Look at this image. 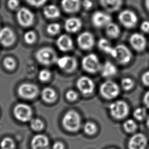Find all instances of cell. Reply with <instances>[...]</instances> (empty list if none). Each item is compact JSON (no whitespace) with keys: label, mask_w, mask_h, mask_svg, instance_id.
Segmentation results:
<instances>
[{"label":"cell","mask_w":149,"mask_h":149,"mask_svg":"<svg viewBox=\"0 0 149 149\" xmlns=\"http://www.w3.org/2000/svg\"><path fill=\"white\" fill-rule=\"evenodd\" d=\"M62 124L67 130L76 132L79 130L81 127V117L75 111H68L63 118Z\"/></svg>","instance_id":"1"},{"label":"cell","mask_w":149,"mask_h":149,"mask_svg":"<svg viewBox=\"0 0 149 149\" xmlns=\"http://www.w3.org/2000/svg\"><path fill=\"white\" fill-rule=\"evenodd\" d=\"M111 117L116 120L125 119L129 115L130 109L125 101L119 100L112 103L109 107Z\"/></svg>","instance_id":"2"},{"label":"cell","mask_w":149,"mask_h":149,"mask_svg":"<svg viewBox=\"0 0 149 149\" xmlns=\"http://www.w3.org/2000/svg\"><path fill=\"white\" fill-rule=\"evenodd\" d=\"M35 56L38 62L45 66L54 64L58 60L56 52L49 47H45L39 49Z\"/></svg>","instance_id":"3"},{"label":"cell","mask_w":149,"mask_h":149,"mask_svg":"<svg viewBox=\"0 0 149 149\" xmlns=\"http://www.w3.org/2000/svg\"><path fill=\"white\" fill-rule=\"evenodd\" d=\"M111 56L120 64L127 65L131 62L132 54L130 49L124 45H119L114 47Z\"/></svg>","instance_id":"4"},{"label":"cell","mask_w":149,"mask_h":149,"mask_svg":"<svg viewBox=\"0 0 149 149\" xmlns=\"http://www.w3.org/2000/svg\"><path fill=\"white\" fill-rule=\"evenodd\" d=\"M100 93L103 98L108 100L117 98L120 92L118 85L115 81H107L101 85L99 89Z\"/></svg>","instance_id":"5"},{"label":"cell","mask_w":149,"mask_h":149,"mask_svg":"<svg viewBox=\"0 0 149 149\" xmlns=\"http://www.w3.org/2000/svg\"><path fill=\"white\" fill-rule=\"evenodd\" d=\"M101 66L99 58L94 54H88L83 58L82 67L87 72L95 73L100 70Z\"/></svg>","instance_id":"6"},{"label":"cell","mask_w":149,"mask_h":149,"mask_svg":"<svg viewBox=\"0 0 149 149\" xmlns=\"http://www.w3.org/2000/svg\"><path fill=\"white\" fill-rule=\"evenodd\" d=\"M14 114L16 119L22 122H26L31 120L33 111L29 105L20 103L16 105L14 109Z\"/></svg>","instance_id":"7"},{"label":"cell","mask_w":149,"mask_h":149,"mask_svg":"<svg viewBox=\"0 0 149 149\" xmlns=\"http://www.w3.org/2000/svg\"><path fill=\"white\" fill-rule=\"evenodd\" d=\"M18 93L20 97L26 99H32L38 94L39 89L35 85L25 83L20 85L18 89Z\"/></svg>","instance_id":"8"},{"label":"cell","mask_w":149,"mask_h":149,"mask_svg":"<svg viewBox=\"0 0 149 149\" xmlns=\"http://www.w3.org/2000/svg\"><path fill=\"white\" fill-rule=\"evenodd\" d=\"M119 19L121 24L129 29L134 27L138 22V18L135 13L129 10L122 11L119 14Z\"/></svg>","instance_id":"9"},{"label":"cell","mask_w":149,"mask_h":149,"mask_svg":"<svg viewBox=\"0 0 149 149\" xmlns=\"http://www.w3.org/2000/svg\"><path fill=\"white\" fill-rule=\"evenodd\" d=\"M56 63L60 68L68 73L74 71L77 66L76 58L69 56H65L58 58Z\"/></svg>","instance_id":"10"},{"label":"cell","mask_w":149,"mask_h":149,"mask_svg":"<svg viewBox=\"0 0 149 149\" xmlns=\"http://www.w3.org/2000/svg\"><path fill=\"white\" fill-rule=\"evenodd\" d=\"M129 43L132 49L137 52L145 50L147 47V39L143 35L139 33H133L129 38Z\"/></svg>","instance_id":"11"},{"label":"cell","mask_w":149,"mask_h":149,"mask_svg":"<svg viewBox=\"0 0 149 149\" xmlns=\"http://www.w3.org/2000/svg\"><path fill=\"white\" fill-rule=\"evenodd\" d=\"M77 86L79 91L85 95H91L95 89V84L92 79L88 77H81L77 81Z\"/></svg>","instance_id":"12"},{"label":"cell","mask_w":149,"mask_h":149,"mask_svg":"<svg viewBox=\"0 0 149 149\" xmlns=\"http://www.w3.org/2000/svg\"><path fill=\"white\" fill-rule=\"evenodd\" d=\"M17 19L19 24L24 27H28L33 24L34 16L31 11L26 8H22L18 10Z\"/></svg>","instance_id":"13"},{"label":"cell","mask_w":149,"mask_h":149,"mask_svg":"<svg viewBox=\"0 0 149 149\" xmlns=\"http://www.w3.org/2000/svg\"><path fill=\"white\" fill-rule=\"evenodd\" d=\"M77 44L84 50H90L95 44V40L93 35L89 32H84L79 35L77 39Z\"/></svg>","instance_id":"14"},{"label":"cell","mask_w":149,"mask_h":149,"mask_svg":"<svg viewBox=\"0 0 149 149\" xmlns=\"http://www.w3.org/2000/svg\"><path fill=\"white\" fill-rule=\"evenodd\" d=\"M147 143V139L142 133H136L129 140V149H145Z\"/></svg>","instance_id":"15"},{"label":"cell","mask_w":149,"mask_h":149,"mask_svg":"<svg viewBox=\"0 0 149 149\" xmlns=\"http://www.w3.org/2000/svg\"><path fill=\"white\" fill-rule=\"evenodd\" d=\"M93 24L97 28L107 26L111 22V16L102 11H97L93 14L92 18Z\"/></svg>","instance_id":"16"},{"label":"cell","mask_w":149,"mask_h":149,"mask_svg":"<svg viewBox=\"0 0 149 149\" xmlns=\"http://www.w3.org/2000/svg\"><path fill=\"white\" fill-rule=\"evenodd\" d=\"M15 36L10 28L5 27L0 30V42L5 46H10L14 42Z\"/></svg>","instance_id":"17"},{"label":"cell","mask_w":149,"mask_h":149,"mask_svg":"<svg viewBox=\"0 0 149 149\" xmlns=\"http://www.w3.org/2000/svg\"><path fill=\"white\" fill-rule=\"evenodd\" d=\"M58 49L62 52H68L73 47V43L72 39L68 35L63 34L58 37L56 42Z\"/></svg>","instance_id":"18"},{"label":"cell","mask_w":149,"mask_h":149,"mask_svg":"<svg viewBox=\"0 0 149 149\" xmlns=\"http://www.w3.org/2000/svg\"><path fill=\"white\" fill-rule=\"evenodd\" d=\"M33 149H49V140L45 135L38 134L35 136L31 142Z\"/></svg>","instance_id":"19"},{"label":"cell","mask_w":149,"mask_h":149,"mask_svg":"<svg viewBox=\"0 0 149 149\" xmlns=\"http://www.w3.org/2000/svg\"><path fill=\"white\" fill-rule=\"evenodd\" d=\"M100 70L102 77L106 78L114 77L118 72L116 66L109 61H107L104 63L102 66H101Z\"/></svg>","instance_id":"20"},{"label":"cell","mask_w":149,"mask_h":149,"mask_svg":"<svg viewBox=\"0 0 149 149\" xmlns=\"http://www.w3.org/2000/svg\"><path fill=\"white\" fill-rule=\"evenodd\" d=\"M82 26V22L80 19L77 17H70L65 22V28L69 33H76Z\"/></svg>","instance_id":"21"},{"label":"cell","mask_w":149,"mask_h":149,"mask_svg":"<svg viewBox=\"0 0 149 149\" xmlns=\"http://www.w3.org/2000/svg\"><path fill=\"white\" fill-rule=\"evenodd\" d=\"M81 5L80 0H62V1L63 8L65 11L69 13L78 11Z\"/></svg>","instance_id":"22"},{"label":"cell","mask_w":149,"mask_h":149,"mask_svg":"<svg viewBox=\"0 0 149 149\" xmlns=\"http://www.w3.org/2000/svg\"><path fill=\"white\" fill-rule=\"evenodd\" d=\"M103 7L109 12L116 11L121 7L122 0H100Z\"/></svg>","instance_id":"23"},{"label":"cell","mask_w":149,"mask_h":149,"mask_svg":"<svg viewBox=\"0 0 149 149\" xmlns=\"http://www.w3.org/2000/svg\"><path fill=\"white\" fill-rule=\"evenodd\" d=\"M41 96L43 101L48 103L54 102L57 98V95L56 91L49 87H47L43 89Z\"/></svg>","instance_id":"24"},{"label":"cell","mask_w":149,"mask_h":149,"mask_svg":"<svg viewBox=\"0 0 149 149\" xmlns=\"http://www.w3.org/2000/svg\"><path fill=\"white\" fill-rule=\"evenodd\" d=\"M43 12L47 18L50 19L57 18L60 15V11L54 5H49L46 6Z\"/></svg>","instance_id":"25"},{"label":"cell","mask_w":149,"mask_h":149,"mask_svg":"<svg viewBox=\"0 0 149 149\" xmlns=\"http://www.w3.org/2000/svg\"><path fill=\"white\" fill-rule=\"evenodd\" d=\"M98 46L101 51L111 56L114 47H113L111 42L107 39L104 38H101L98 43Z\"/></svg>","instance_id":"26"},{"label":"cell","mask_w":149,"mask_h":149,"mask_svg":"<svg viewBox=\"0 0 149 149\" xmlns=\"http://www.w3.org/2000/svg\"><path fill=\"white\" fill-rule=\"evenodd\" d=\"M106 33L109 37L111 38H116L120 35V29L117 24L111 22L106 26Z\"/></svg>","instance_id":"27"},{"label":"cell","mask_w":149,"mask_h":149,"mask_svg":"<svg viewBox=\"0 0 149 149\" xmlns=\"http://www.w3.org/2000/svg\"><path fill=\"white\" fill-rule=\"evenodd\" d=\"M148 116L147 110L145 107H139L133 111V117L137 121H143L147 119Z\"/></svg>","instance_id":"28"},{"label":"cell","mask_w":149,"mask_h":149,"mask_svg":"<svg viewBox=\"0 0 149 149\" xmlns=\"http://www.w3.org/2000/svg\"><path fill=\"white\" fill-rule=\"evenodd\" d=\"M122 88L126 91H129L133 89L135 86V82L130 77H124L121 81Z\"/></svg>","instance_id":"29"},{"label":"cell","mask_w":149,"mask_h":149,"mask_svg":"<svg viewBox=\"0 0 149 149\" xmlns=\"http://www.w3.org/2000/svg\"><path fill=\"white\" fill-rule=\"evenodd\" d=\"M137 124L133 119H127L123 124V128L128 133L133 132L137 129Z\"/></svg>","instance_id":"30"},{"label":"cell","mask_w":149,"mask_h":149,"mask_svg":"<svg viewBox=\"0 0 149 149\" xmlns=\"http://www.w3.org/2000/svg\"><path fill=\"white\" fill-rule=\"evenodd\" d=\"M85 133L88 135H93L97 130V127L95 123L88 122L85 124L84 127Z\"/></svg>","instance_id":"31"},{"label":"cell","mask_w":149,"mask_h":149,"mask_svg":"<svg viewBox=\"0 0 149 149\" xmlns=\"http://www.w3.org/2000/svg\"><path fill=\"white\" fill-rule=\"evenodd\" d=\"M31 127L35 131H40L44 128L45 125L42 120L39 119H32L31 121Z\"/></svg>","instance_id":"32"},{"label":"cell","mask_w":149,"mask_h":149,"mask_svg":"<svg viewBox=\"0 0 149 149\" xmlns=\"http://www.w3.org/2000/svg\"><path fill=\"white\" fill-rule=\"evenodd\" d=\"M0 147L1 149H13L15 147V144L11 139L6 137L1 142Z\"/></svg>","instance_id":"33"},{"label":"cell","mask_w":149,"mask_h":149,"mask_svg":"<svg viewBox=\"0 0 149 149\" xmlns=\"http://www.w3.org/2000/svg\"><path fill=\"white\" fill-rule=\"evenodd\" d=\"M60 24L57 23H52L48 25V26L47 27V30L49 34L51 35H55L60 32Z\"/></svg>","instance_id":"34"},{"label":"cell","mask_w":149,"mask_h":149,"mask_svg":"<svg viewBox=\"0 0 149 149\" xmlns=\"http://www.w3.org/2000/svg\"><path fill=\"white\" fill-rule=\"evenodd\" d=\"M24 40L25 42L29 45L33 44L36 40V35L34 31H28L24 34Z\"/></svg>","instance_id":"35"},{"label":"cell","mask_w":149,"mask_h":149,"mask_svg":"<svg viewBox=\"0 0 149 149\" xmlns=\"http://www.w3.org/2000/svg\"><path fill=\"white\" fill-rule=\"evenodd\" d=\"M51 77V73L49 70L43 69L39 72V79L42 82H46L49 81Z\"/></svg>","instance_id":"36"},{"label":"cell","mask_w":149,"mask_h":149,"mask_svg":"<svg viewBox=\"0 0 149 149\" xmlns=\"http://www.w3.org/2000/svg\"><path fill=\"white\" fill-rule=\"evenodd\" d=\"M4 65L8 70H13L16 66V62L12 58H7L4 61Z\"/></svg>","instance_id":"37"},{"label":"cell","mask_w":149,"mask_h":149,"mask_svg":"<svg viewBox=\"0 0 149 149\" xmlns=\"http://www.w3.org/2000/svg\"><path fill=\"white\" fill-rule=\"evenodd\" d=\"M66 97L67 99L70 101H73L76 100L77 97H78V94L77 92L74 91V90H69L68 92H67L66 94Z\"/></svg>","instance_id":"38"},{"label":"cell","mask_w":149,"mask_h":149,"mask_svg":"<svg viewBox=\"0 0 149 149\" xmlns=\"http://www.w3.org/2000/svg\"><path fill=\"white\" fill-rule=\"evenodd\" d=\"M141 81L145 86L149 87V70L144 72L141 75Z\"/></svg>","instance_id":"39"},{"label":"cell","mask_w":149,"mask_h":149,"mask_svg":"<svg viewBox=\"0 0 149 149\" xmlns=\"http://www.w3.org/2000/svg\"><path fill=\"white\" fill-rule=\"evenodd\" d=\"M27 2L31 5L35 7L42 6L47 2V0H26Z\"/></svg>","instance_id":"40"},{"label":"cell","mask_w":149,"mask_h":149,"mask_svg":"<svg viewBox=\"0 0 149 149\" xmlns=\"http://www.w3.org/2000/svg\"><path fill=\"white\" fill-rule=\"evenodd\" d=\"M19 5V3L18 0H9L8 2V6L9 8L15 10L18 8Z\"/></svg>","instance_id":"41"},{"label":"cell","mask_w":149,"mask_h":149,"mask_svg":"<svg viewBox=\"0 0 149 149\" xmlns=\"http://www.w3.org/2000/svg\"><path fill=\"white\" fill-rule=\"evenodd\" d=\"M143 104L145 105V107L149 109V90L147 91L143 96Z\"/></svg>","instance_id":"42"},{"label":"cell","mask_w":149,"mask_h":149,"mask_svg":"<svg viewBox=\"0 0 149 149\" xmlns=\"http://www.w3.org/2000/svg\"><path fill=\"white\" fill-rule=\"evenodd\" d=\"M141 31L146 33H149V22L144 21L141 23Z\"/></svg>","instance_id":"43"},{"label":"cell","mask_w":149,"mask_h":149,"mask_svg":"<svg viewBox=\"0 0 149 149\" xmlns=\"http://www.w3.org/2000/svg\"><path fill=\"white\" fill-rule=\"evenodd\" d=\"M83 6L86 9L89 10L92 7L93 3L91 0H84L83 2Z\"/></svg>","instance_id":"44"},{"label":"cell","mask_w":149,"mask_h":149,"mask_svg":"<svg viewBox=\"0 0 149 149\" xmlns=\"http://www.w3.org/2000/svg\"><path fill=\"white\" fill-rule=\"evenodd\" d=\"M52 149H64V146L61 142H56L53 146Z\"/></svg>","instance_id":"45"},{"label":"cell","mask_w":149,"mask_h":149,"mask_svg":"<svg viewBox=\"0 0 149 149\" xmlns=\"http://www.w3.org/2000/svg\"><path fill=\"white\" fill-rule=\"evenodd\" d=\"M146 124L147 127L149 128V115L148 116V117L146 119Z\"/></svg>","instance_id":"46"},{"label":"cell","mask_w":149,"mask_h":149,"mask_svg":"<svg viewBox=\"0 0 149 149\" xmlns=\"http://www.w3.org/2000/svg\"><path fill=\"white\" fill-rule=\"evenodd\" d=\"M146 5L148 9L149 10V0H146Z\"/></svg>","instance_id":"47"},{"label":"cell","mask_w":149,"mask_h":149,"mask_svg":"<svg viewBox=\"0 0 149 149\" xmlns=\"http://www.w3.org/2000/svg\"></svg>","instance_id":"48"},{"label":"cell","mask_w":149,"mask_h":149,"mask_svg":"<svg viewBox=\"0 0 149 149\" xmlns=\"http://www.w3.org/2000/svg\"></svg>","instance_id":"49"}]
</instances>
